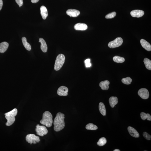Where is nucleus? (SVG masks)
Segmentation results:
<instances>
[{
    "instance_id": "obj_1",
    "label": "nucleus",
    "mask_w": 151,
    "mask_h": 151,
    "mask_svg": "<svg viewBox=\"0 0 151 151\" xmlns=\"http://www.w3.org/2000/svg\"><path fill=\"white\" fill-rule=\"evenodd\" d=\"M65 115L61 112H58L54 122V129L56 132H59L63 129L65 126L64 119Z\"/></svg>"
},
{
    "instance_id": "obj_2",
    "label": "nucleus",
    "mask_w": 151,
    "mask_h": 151,
    "mask_svg": "<svg viewBox=\"0 0 151 151\" xmlns=\"http://www.w3.org/2000/svg\"><path fill=\"white\" fill-rule=\"evenodd\" d=\"M41 124L45 125L48 127L51 126L53 123V116L49 111H46L43 115L42 119L40 121Z\"/></svg>"
},
{
    "instance_id": "obj_3",
    "label": "nucleus",
    "mask_w": 151,
    "mask_h": 151,
    "mask_svg": "<svg viewBox=\"0 0 151 151\" xmlns=\"http://www.w3.org/2000/svg\"><path fill=\"white\" fill-rule=\"evenodd\" d=\"M65 60V56L63 54H59L56 58L54 65V69L56 71H58L60 70L63 66Z\"/></svg>"
},
{
    "instance_id": "obj_4",
    "label": "nucleus",
    "mask_w": 151,
    "mask_h": 151,
    "mask_svg": "<svg viewBox=\"0 0 151 151\" xmlns=\"http://www.w3.org/2000/svg\"><path fill=\"white\" fill-rule=\"evenodd\" d=\"M26 141L30 144H37L40 141V137L33 134H28L26 137Z\"/></svg>"
},
{
    "instance_id": "obj_5",
    "label": "nucleus",
    "mask_w": 151,
    "mask_h": 151,
    "mask_svg": "<svg viewBox=\"0 0 151 151\" xmlns=\"http://www.w3.org/2000/svg\"><path fill=\"white\" fill-rule=\"evenodd\" d=\"M123 43L122 38L118 37L113 41H110L108 44V47L110 48H114L120 47Z\"/></svg>"
},
{
    "instance_id": "obj_6",
    "label": "nucleus",
    "mask_w": 151,
    "mask_h": 151,
    "mask_svg": "<svg viewBox=\"0 0 151 151\" xmlns=\"http://www.w3.org/2000/svg\"><path fill=\"white\" fill-rule=\"evenodd\" d=\"M36 131L38 135L43 137L44 135H46L48 133V130L45 126H40L39 124H38L36 126Z\"/></svg>"
},
{
    "instance_id": "obj_7",
    "label": "nucleus",
    "mask_w": 151,
    "mask_h": 151,
    "mask_svg": "<svg viewBox=\"0 0 151 151\" xmlns=\"http://www.w3.org/2000/svg\"><path fill=\"white\" fill-rule=\"evenodd\" d=\"M138 94L139 96L144 99H147L149 97V93L146 88H141L138 90Z\"/></svg>"
},
{
    "instance_id": "obj_8",
    "label": "nucleus",
    "mask_w": 151,
    "mask_h": 151,
    "mask_svg": "<svg viewBox=\"0 0 151 151\" xmlns=\"http://www.w3.org/2000/svg\"><path fill=\"white\" fill-rule=\"evenodd\" d=\"M68 89L67 87L64 86H62L58 88L57 94L60 96H67L68 95Z\"/></svg>"
},
{
    "instance_id": "obj_9",
    "label": "nucleus",
    "mask_w": 151,
    "mask_h": 151,
    "mask_svg": "<svg viewBox=\"0 0 151 151\" xmlns=\"http://www.w3.org/2000/svg\"><path fill=\"white\" fill-rule=\"evenodd\" d=\"M144 12L141 10H134L130 12V14L132 16L135 17H142L144 15Z\"/></svg>"
},
{
    "instance_id": "obj_10",
    "label": "nucleus",
    "mask_w": 151,
    "mask_h": 151,
    "mask_svg": "<svg viewBox=\"0 0 151 151\" xmlns=\"http://www.w3.org/2000/svg\"><path fill=\"white\" fill-rule=\"evenodd\" d=\"M66 14L70 17H76L80 14V12L78 10L71 9L68 10L66 11Z\"/></svg>"
},
{
    "instance_id": "obj_11",
    "label": "nucleus",
    "mask_w": 151,
    "mask_h": 151,
    "mask_svg": "<svg viewBox=\"0 0 151 151\" xmlns=\"http://www.w3.org/2000/svg\"><path fill=\"white\" fill-rule=\"evenodd\" d=\"M128 130L130 135L135 138H138L139 135L137 131L132 127L128 126Z\"/></svg>"
},
{
    "instance_id": "obj_12",
    "label": "nucleus",
    "mask_w": 151,
    "mask_h": 151,
    "mask_svg": "<svg viewBox=\"0 0 151 151\" xmlns=\"http://www.w3.org/2000/svg\"><path fill=\"white\" fill-rule=\"evenodd\" d=\"M140 43L142 47L145 49L149 51H151V46L148 42L144 39H142L140 40Z\"/></svg>"
},
{
    "instance_id": "obj_13",
    "label": "nucleus",
    "mask_w": 151,
    "mask_h": 151,
    "mask_svg": "<svg viewBox=\"0 0 151 151\" xmlns=\"http://www.w3.org/2000/svg\"><path fill=\"white\" fill-rule=\"evenodd\" d=\"M74 28L76 30L84 31L87 29L88 27L85 24L78 23L74 25Z\"/></svg>"
},
{
    "instance_id": "obj_14",
    "label": "nucleus",
    "mask_w": 151,
    "mask_h": 151,
    "mask_svg": "<svg viewBox=\"0 0 151 151\" xmlns=\"http://www.w3.org/2000/svg\"><path fill=\"white\" fill-rule=\"evenodd\" d=\"M41 14L42 18L44 20L46 19L48 16V12L47 8L44 6H42L40 7Z\"/></svg>"
},
{
    "instance_id": "obj_15",
    "label": "nucleus",
    "mask_w": 151,
    "mask_h": 151,
    "mask_svg": "<svg viewBox=\"0 0 151 151\" xmlns=\"http://www.w3.org/2000/svg\"><path fill=\"white\" fill-rule=\"evenodd\" d=\"M39 40V42H40L41 43V49L42 51L45 53L47 51L48 47L47 44L45 40L42 38H40Z\"/></svg>"
},
{
    "instance_id": "obj_16",
    "label": "nucleus",
    "mask_w": 151,
    "mask_h": 151,
    "mask_svg": "<svg viewBox=\"0 0 151 151\" xmlns=\"http://www.w3.org/2000/svg\"><path fill=\"white\" fill-rule=\"evenodd\" d=\"M110 84V82L108 80H106L101 82L99 83V86L102 90H107L109 88V85Z\"/></svg>"
},
{
    "instance_id": "obj_17",
    "label": "nucleus",
    "mask_w": 151,
    "mask_h": 151,
    "mask_svg": "<svg viewBox=\"0 0 151 151\" xmlns=\"http://www.w3.org/2000/svg\"><path fill=\"white\" fill-rule=\"evenodd\" d=\"M9 44L6 42H3L0 44V52L3 53L5 52L9 47Z\"/></svg>"
},
{
    "instance_id": "obj_18",
    "label": "nucleus",
    "mask_w": 151,
    "mask_h": 151,
    "mask_svg": "<svg viewBox=\"0 0 151 151\" xmlns=\"http://www.w3.org/2000/svg\"><path fill=\"white\" fill-rule=\"evenodd\" d=\"M109 102L111 107L113 108L118 103V98L116 96H111L110 98Z\"/></svg>"
},
{
    "instance_id": "obj_19",
    "label": "nucleus",
    "mask_w": 151,
    "mask_h": 151,
    "mask_svg": "<svg viewBox=\"0 0 151 151\" xmlns=\"http://www.w3.org/2000/svg\"><path fill=\"white\" fill-rule=\"evenodd\" d=\"M5 117L7 120V122L6 123V125L9 126L13 124L15 121V117L12 116H5Z\"/></svg>"
},
{
    "instance_id": "obj_20",
    "label": "nucleus",
    "mask_w": 151,
    "mask_h": 151,
    "mask_svg": "<svg viewBox=\"0 0 151 151\" xmlns=\"http://www.w3.org/2000/svg\"><path fill=\"white\" fill-rule=\"evenodd\" d=\"M99 111L102 115L106 116V110L105 106L103 103L100 102L99 105Z\"/></svg>"
},
{
    "instance_id": "obj_21",
    "label": "nucleus",
    "mask_w": 151,
    "mask_h": 151,
    "mask_svg": "<svg viewBox=\"0 0 151 151\" xmlns=\"http://www.w3.org/2000/svg\"><path fill=\"white\" fill-rule=\"evenodd\" d=\"M22 41L23 45L26 49L30 51L31 50V47L30 44L28 43L27 41V39L25 37H23L22 38Z\"/></svg>"
},
{
    "instance_id": "obj_22",
    "label": "nucleus",
    "mask_w": 151,
    "mask_h": 151,
    "mask_svg": "<svg viewBox=\"0 0 151 151\" xmlns=\"http://www.w3.org/2000/svg\"><path fill=\"white\" fill-rule=\"evenodd\" d=\"M113 60L114 62L118 63H122L125 61L124 58L118 56H114Z\"/></svg>"
},
{
    "instance_id": "obj_23",
    "label": "nucleus",
    "mask_w": 151,
    "mask_h": 151,
    "mask_svg": "<svg viewBox=\"0 0 151 151\" xmlns=\"http://www.w3.org/2000/svg\"><path fill=\"white\" fill-rule=\"evenodd\" d=\"M143 62L145 66L147 69L151 70V61L149 59L147 58H145Z\"/></svg>"
},
{
    "instance_id": "obj_24",
    "label": "nucleus",
    "mask_w": 151,
    "mask_h": 151,
    "mask_svg": "<svg viewBox=\"0 0 151 151\" xmlns=\"http://www.w3.org/2000/svg\"><path fill=\"white\" fill-rule=\"evenodd\" d=\"M86 128L88 130H96L97 129L98 127L93 124L89 123L86 125Z\"/></svg>"
},
{
    "instance_id": "obj_25",
    "label": "nucleus",
    "mask_w": 151,
    "mask_h": 151,
    "mask_svg": "<svg viewBox=\"0 0 151 151\" xmlns=\"http://www.w3.org/2000/svg\"><path fill=\"white\" fill-rule=\"evenodd\" d=\"M17 113V109L15 108L9 112L5 113V116H12L15 117L16 116Z\"/></svg>"
},
{
    "instance_id": "obj_26",
    "label": "nucleus",
    "mask_w": 151,
    "mask_h": 151,
    "mask_svg": "<svg viewBox=\"0 0 151 151\" xmlns=\"http://www.w3.org/2000/svg\"><path fill=\"white\" fill-rule=\"evenodd\" d=\"M107 143V140L104 137H102L100 138L98 142L97 143V144L98 146H103L105 145Z\"/></svg>"
},
{
    "instance_id": "obj_27",
    "label": "nucleus",
    "mask_w": 151,
    "mask_h": 151,
    "mask_svg": "<svg viewBox=\"0 0 151 151\" xmlns=\"http://www.w3.org/2000/svg\"><path fill=\"white\" fill-rule=\"evenodd\" d=\"M122 81L123 83L125 84H129L131 83L132 80L130 78L127 77L123 78Z\"/></svg>"
},
{
    "instance_id": "obj_28",
    "label": "nucleus",
    "mask_w": 151,
    "mask_h": 151,
    "mask_svg": "<svg viewBox=\"0 0 151 151\" xmlns=\"http://www.w3.org/2000/svg\"><path fill=\"white\" fill-rule=\"evenodd\" d=\"M116 12H113L112 13L108 14L105 16V18L107 19H112L116 15Z\"/></svg>"
},
{
    "instance_id": "obj_29",
    "label": "nucleus",
    "mask_w": 151,
    "mask_h": 151,
    "mask_svg": "<svg viewBox=\"0 0 151 151\" xmlns=\"http://www.w3.org/2000/svg\"><path fill=\"white\" fill-rule=\"evenodd\" d=\"M143 135L144 137L146 139L148 140H151V136L146 132H144L143 133Z\"/></svg>"
},
{
    "instance_id": "obj_30",
    "label": "nucleus",
    "mask_w": 151,
    "mask_h": 151,
    "mask_svg": "<svg viewBox=\"0 0 151 151\" xmlns=\"http://www.w3.org/2000/svg\"><path fill=\"white\" fill-rule=\"evenodd\" d=\"M90 60L89 59H87L85 60L84 62L85 63V65L86 67H89L91 66V64L90 63Z\"/></svg>"
},
{
    "instance_id": "obj_31",
    "label": "nucleus",
    "mask_w": 151,
    "mask_h": 151,
    "mask_svg": "<svg viewBox=\"0 0 151 151\" xmlns=\"http://www.w3.org/2000/svg\"><path fill=\"white\" fill-rule=\"evenodd\" d=\"M15 1L20 7L23 5V0H15Z\"/></svg>"
},
{
    "instance_id": "obj_32",
    "label": "nucleus",
    "mask_w": 151,
    "mask_h": 151,
    "mask_svg": "<svg viewBox=\"0 0 151 151\" xmlns=\"http://www.w3.org/2000/svg\"><path fill=\"white\" fill-rule=\"evenodd\" d=\"M140 117L142 119L144 120L146 119V114L144 112H142L140 113Z\"/></svg>"
},
{
    "instance_id": "obj_33",
    "label": "nucleus",
    "mask_w": 151,
    "mask_h": 151,
    "mask_svg": "<svg viewBox=\"0 0 151 151\" xmlns=\"http://www.w3.org/2000/svg\"><path fill=\"white\" fill-rule=\"evenodd\" d=\"M146 119L149 121L151 120V116L150 114L148 113L146 114Z\"/></svg>"
},
{
    "instance_id": "obj_34",
    "label": "nucleus",
    "mask_w": 151,
    "mask_h": 151,
    "mask_svg": "<svg viewBox=\"0 0 151 151\" xmlns=\"http://www.w3.org/2000/svg\"><path fill=\"white\" fill-rule=\"evenodd\" d=\"M3 5V1L2 0H0V11H1Z\"/></svg>"
},
{
    "instance_id": "obj_35",
    "label": "nucleus",
    "mask_w": 151,
    "mask_h": 151,
    "mask_svg": "<svg viewBox=\"0 0 151 151\" xmlns=\"http://www.w3.org/2000/svg\"><path fill=\"white\" fill-rule=\"evenodd\" d=\"M39 0H31V2L33 3H36L39 1Z\"/></svg>"
},
{
    "instance_id": "obj_36",
    "label": "nucleus",
    "mask_w": 151,
    "mask_h": 151,
    "mask_svg": "<svg viewBox=\"0 0 151 151\" xmlns=\"http://www.w3.org/2000/svg\"><path fill=\"white\" fill-rule=\"evenodd\" d=\"M120 151V150L118 149L115 150L113 151Z\"/></svg>"
}]
</instances>
